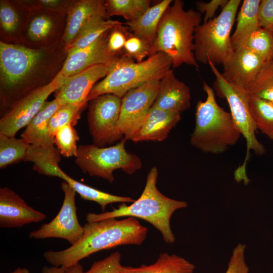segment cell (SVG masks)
<instances>
[{
    "mask_svg": "<svg viewBox=\"0 0 273 273\" xmlns=\"http://www.w3.org/2000/svg\"><path fill=\"white\" fill-rule=\"evenodd\" d=\"M67 54L61 41L46 48L0 42V90L3 114L16 101L53 80Z\"/></svg>",
    "mask_w": 273,
    "mask_h": 273,
    "instance_id": "6da1fadb",
    "label": "cell"
},
{
    "mask_svg": "<svg viewBox=\"0 0 273 273\" xmlns=\"http://www.w3.org/2000/svg\"><path fill=\"white\" fill-rule=\"evenodd\" d=\"M83 228V235L77 243L62 250L45 252V259L53 266L67 268L102 250L121 245H141L148 233L147 228L132 217L87 222Z\"/></svg>",
    "mask_w": 273,
    "mask_h": 273,
    "instance_id": "7a4b0ae2",
    "label": "cell"
},
{
    "mask_svg": "<svg viewBox=\"0 0 273 273\" xmlns=\"http://www.w3.org/2000/svg\"><path fill=\"white\" fill-rule=\"evenodd\" d=\"M158 169L153 167L149 171L144 189L140 197L130 205L123 203L117 208L101 213H88L87 222L107 218L132 217L146 220L161 234L165 242L172 244L175 237L170 227V219L177 210L187 207L188 204L169 198L157 187Z\"/></svg>",
    "mask_w": 273,
    "mask_h": 273,
    "instance_id": "3957f363",
    "label": "cell"
},
{
    "mask_svg": "<svg viewBox=\"0 0 273 273\" xmlns=\"http://www.w3.org/2000/svg\"><path fill=\"white\" fill-rule=\"evenodd\" d=\"M184 6L183 1L174 0L165 11L158 26L152 55L164 53L170 59L173 68L184 64L198 68L194 36L196 27L201 24V14L197 10H185Z\"/></svg>",
    "mask_w": 273,
    "mask_h": 273,
    "instance_id": "277c9868",
    "label": "cell"
},
{
    "mask_svg": "<svg viewBox=\"0 0 273 273\" xmlns=\"http://www.w3.org/2000/svg\"><path fill=\"white\" fill-rule=\"evenodd\" d=\"M203 89L206 98L197 102L190 143L204 153L221 154L235 145L241 134L231 113L217 103L213 89L206 82H203Z\"/></svg>",
    "mask_w": 273,
    "mask_h": 273,
    "instance_id": "5b68a950",
    "label": "cell"
},
{
    "mask_svg": "<svg viewBox=\"0 0 273 273\" xmlns=\"http://www.w3.org/2000/svg\"><path fill=\"white\" fill-rule=\"evenodd\" d=\"M171 67L170 59L162 52L141 62L124 55L109 67L107 75L93 87L87 101L107 94L122 98L133 88L152 80H161Z\"/></svg>",
    "mask_w": 273,
    "mask_h": 273,
    "instance_id": "8992f818",
    "label": "cell"
},
{
    "mask_svg": "<svg viewBox=\"0 0 273 273\" xmlns=\"http://www.w3.org/2000/svg\"><path fill=\"white\" fill-rule=\"evenodd\" d=\"M241 2L229 0L218 16L196 27L194 52L198 63L223 65L232 57L234 50L231 31Z\"/></svg>",
    "mask_w": 273,
    "mask_h": 273,
    "instance_id": "52a82bcc",
    "label": "cell"
},
{
    "mask_svg": "<svg viewBox=\"0 0 273 273\" xmlns=\"http://www.w3.org/2000/svg\"><path fill=\"white\" fill-rule=\"evenodd\" d=\"M208 64L216 77L213 88L218 96L226 100L233 119L246 141L244 161L235 170L234 175L237 181L243 180L247 183L249 179L246 173V165L250 158V152L252 151L257 155H262L265 152L263 145L256 136L257 127L249 108L250 95L247 92L228 82L212 62H209Z\"/></svg>",
    "mask_w": 273,
    "mask_h": 273,
    "instance_id": "ba28073f",
    "label": "cell"
},
{
    "mask_svg": "<svg viewBox=\"0 0 273 273\" xmlns=\"http://www.w3.org/2000/svg\"><path fill=\"white\" fill-rule=\"evenodd\" d=\"M125 141L123 139L116 145L106 148L95 144L79 145L75 162L83 173L113 183L115 170L132 174L142 166L136 155L126 150Z\"/></svg>",
    "mask_w": 273,
    "mask_h": 273,
    "instance_id": "9c48e42d",
    "label": "cell"
},
{
    "mask_svg": "<svg viewBox=\"0 0 273 273\" xmlns=\"http://www.w3.org/2000/svg\"><path fill=\"white\" fill-rule=\"evenodd\" d=\"M160 80H154L128 91L122 98L116 127L118 140H131L141 126L157 97Z\"/></svg>",
    "mask_w": 273,
    "mask_h": 273,
    "instance_id": "30bf717a",
    "label": "cell"
},
{
    "mask_svg": "<svg viewBox=\"0 0 273 273\" xmlns=\"http://www.w3.org/2000/svg\"><path fill=\"white\" fill-rule=\"evenodd\" d=\"M60 71L50 83L34 89L14 103L0 119V134L15 136L38 113L51 94L62 85L65 79Z\"/></svg>",
    "mask_w": 273,
    "mask_h": 273,
    "instance_id": "8fae6325",
    "label": "cell"
},
{
    "mask_svg": "<svg viewBox=\"0 0 273 273\" xmlns=\"http://www.w3.org/2000/svg\"><path fill=\"white\" fill-rule=\"evenodd\" d=\"M122 98L107 94L88 101L87 123L94 144L103 147L118 140L116 127L119 119Z\"/></svg>",
    "mask_w": 273,
    "mask_h": 273,
    "instance_id": "7c38bea8",
    "label": "cell"
},
{
    "mask_svg": "<svg viewBox=\"0 0 273 273\" xmlns=\"http://www.w3.org/2000/svg\"><path fill=\"white\" fill-rule=\"evenodd\" d=\"M61 187L64 196L59 213L50 222L44 223L38 229L31 231L29 237L35 239L60 238L73 245L81 238L84 228L80 224L77 216L76 192L64 180L61 183Z\"/></svg>",
    "mask_w": 273,
    "mask_h": 273,
    "instance_id": "4fadbf2b",
    "label": "cell"
},
{
    "mask_svg": "<svg viewBox=\"0 0 273 273\" xmlns=\"http://www.w3.org/2000/svg\"><path fill=\"white\" fill-rule=\"evenodd\" d=\"M66 14L46 10L36 9L29 12L25 29V39L37 48L54 46L61 41L65 25Z\"/></svg>",
    "mask_w": 273,
    "mask_h": 273,
    "instance_id": "5bb4252c",
    "label": "cell"
},
{
    "mask_svg": "<svg viewBox=\"0 0 273 273\" xmlns=\"http://www.w3.org/2000/svg\"><path fill=\"white\" fill-rule=\"evenodd\" d=\"M266 62L250 50L241 48L234 50L223 65L221 74L229 83L248 93Z\"/></svg>",
    "mask_w": 273,
    "mask_h": 273,
    "instance_id": "9a60e30c",
    "label": "cell"
},
{
    "mask_svg": "<svg viewBox=\"0 0 273 273\" xmlns=\"http://www.w3.org/2000/svg\"><path fill=\"white\" fill-rule=\"evenodd\" d=\"M110 30L88 46L67 55L60 71L62 75L67 78L97 65L110 67L122 57L113 55L108 51L107 43Z\"/></svg>",
    "mask_w": 273,
    "mask_h": 273,
    "instance_id": "2e32d148",
    "label": "cell"
},
{
    "mask_svg": "<svg viewBox=\"0 0 273 273\" xmlns=\"http://www.w3.org/2000/svg\"><path fill=\"white\" fill-rule=\"evenodd\" d=\"M109 67L97 65L67 77L55 92V98L61 104L88 103L87 97L95 84L107 74Z\"/></svg>",
    "mask_w": 273,
    "mask_h": 273,
    "instance_id": "e0dca14e",
    "label": "cell"
},
{
    "mask_svg": "<svg viewBox=\"0 0 273 273\" xmlns=\"http://www.w3.org/2000/svg\"><path fill=\"white\" fill-rule=\"evenodd\" d=\"M46 215L33 209L8 187L0 189V227L14 228L39 222Z\"/></svg>",
    "mask_w": 273,
    "mask_h": 273,
    "instance_id": "ac0fdd59",
    "label": "cell"
},
{
    "mask_svg": "<svg viewBox=\"0 0 273 273\" xmlns=\"http://www.w3.org/2000/svg\"><path fill=\"white\" fill-rule=\"evenodd\" d=\"M191 106L189 87L177 79L170 69L160 80L158 92L153 106L181 113Z\"/></svg>",
    "mask_w": 273,
    "mask_h": 273,
    "instance_id": "d6986e66",
    "label": "cell"
},
{
    "mask_svg": "<svg viewBox=\"0 0 273 273\" xmlns=\"http://www.w3.org/2000/svg\"><path fill=\"white\" fill-rule=\"evenodd\" d=\"M180 119V113L162 110L152 106L131 141L135 143L163 141Z\"/></svg>",
    "mask_w": 273,
    "mask_h": 273,
    "instance_id": "ffe728a7",
    "label": "cell"
},
{
    "mask_svg": "<svg viewBox=\"0 0 273 273\" xmlns=\"http://www.w3.org/2000/svg\"><path fill=\"white\" fill-rule=\"evenodd\" d=\"M105 1H71L67 11L65 30L61 38V42L65 46L66 51L86 22L95 14L106 11Z\"/></svg>",
    "mask_w": 273,
    "mask_h": 273,
    "instance_id": "44dd1931",
    "label": "cell"
},
{
    "mask_svg": "<svg viewBox=\"0 0 273 273\" xmlns=\"http://www.w3.org/2000/svg\"><path fill=\"white\" fill-rule=\"evenodd\" d=\"M62 105L56 99L46 101L41 108L26 126L21 139L31 145L50 146L55 145L54 139L49 130L50 120Z\"/></svg>",
    "mask_w": 273,
    "mask_h": 273,
    "instance_id": "7402d4cb",
    "label": "cell"
},
{
    "mask_svg": "<svg viewBox=\"0 0 273 273\" xmlns=\"http://www.w3.org/2000/svg\"><path fill=\"white\" fill-rule=\"evenodd\" d=\"M172 0H163L151 6L136 19L123 23L134 36L144 39L153 47L160 19ZM153 48V47H152Z\"/></svg>",
    "mask_w": 273,
    "mask_h": 273,
    "instance_id": "603a6c76",
    "label": "cell"
},
{
    "mask_svg": "<svg viewBox=\"0 0 273 273\" xmlns=\"http://www.w3.org/2000/svg\"><path fill=\"white\" fill-rule=\"evenodd\" d=\"M260 0H244L237 18L234 32L231 35L234 50L239 49L253 32L261 28L259 7Z\"/></svg>",
    "mask_w": 273,
    "mask_h": 273,
    "instance_id": "cb8c5ba5",
    "label": "cell"
},
{
    "mask_svg": "<svg viewBox=\"0 0 273 273\" xmlns=\"http://www.w3.org/2000/svg\"><path fill=\"white\" fill-rule=\"evenodd\" d=\"M195 265L176 254H160L156 261L150 265L140 266H122L121 273H195Z\"/></svg>",
    "mask_w": 273,
    "mask_h": 273,
    "instance_id": "d4e9b609",
    "label": "cell"
},
{
    "mask_svg": "<svg viewBox=\"0 0 273 273\" xmlns=\"http://www.w3.org/2000/svg\"><path fill=\"white\" fill-rule=\"evenodd\" d=\"M122 22L110 19L106 11L95 14L84 24L67 51L70 55L96 41L104 33Z\"/></svg>",
    "mask_w": 273,
    "mask_h": 273,
    "instance_id": "484cf974",
    "label": "cell"
},
{
    "mask_svg": "<svg viewBox=\"0 0 273 273\" xmlns=\"http://www.w3.org/2000/svg\"><path fill=\"white\" fill-rule=\"evenodd\" d=\"M61 160V154L55 145H30L23 161L32 162V169L40 174L58 177L61 170L59 166Z\"/></svg>",
    "mask_w": 273,
    "mask_h": 273,
    "instance_id": "4316f807",
    "label": "cell"
},
{
    "mask_svg": "<svg viewBox=\"0 0 273 273\" xmlns=\"http://www.w3.org/2000/svg\"><path fill=\"white\" fill-rule=\"evenodd\" d=\"M13 3L8 1L0 2L1 34L7 40L19 39L20 33L25 30L28 20H24L23 13L27 11L17 2ZM17 39V38H16Z\"/></svg>",
    "mask_w": 273,
    "mask_h": 273,
    "instance_id": "83f0119b",
    "label": "cell"
},
{
    "mask_svg": "<svg viewBox=\"0 0 273 273\" xmlns=\"http://www.w3.org/2000/svg\"><path fill=\"white\" fill-rule=\"evenodd\" d=\"M58 177L67 182L81 198L99 204L103 212L109 204L114 203H132L135 201L130 197L111 194L89 187L74 179L62 170Z\"/></svg>",
    "mask_w": 273,
    "mask_h": 273,
    "instance_id": "f1b7e54d",
    "label": "cell"
},
{
    "mask_svg": "<svg viewBox=\"0 0 273 273\" xmlns=\"http://www.w3.org/2000/svg\"><path fill=\"white\" fill-rule=\"evenodd\" d=\"M249 104L257 129L273 140V102L250 96Z\"/></svg>",
    "mask_w": 273,
    "mask_h": 273,
    "instance_id": "f546056e",
    "label": "cell"
},
{
    "mask_svg": "<svg viewBox=\"0 0 273 273\" xmlns=\"http://www.w3.org/2000/svg\"><path fill=\"white\" fill-rule=\"evenodd\" d=\"M150 0H107L105 1L108 17H123L127 21L134 20L151 7Z\"/></svg>",
    "mask_w": 273,
    "mask_h": 273,
    "instance_id": "4dcf8cb0",
    "label": "cell"
},
{
    "mask_svg": "<svg viewBox=\"0 0 273 273\" xmlns=\"http://www.w3.org/2000/svg\"><path fill=\"white\" fill-rule=\"evenodd\" d=\"M30 145L22 139L0 134V168L23 161Z\"/></svg>",
    "mask_w": 273,
    "mask_h": 273,
    "instance_id": "1f68e13d",
    "label": "cell"
},
{
    "mask_svg": "<svg viewBox=\"0 0 273 273\" xmlns=\"http://www.w3.org/2000/svg\"><path fill=\"white\" fill-rule=\"evenodd\" d=\"M241 48L255 53L266 62H272L273 32L261 27L252 33L239 48Z\"/></svg>",
    "mask_w": 273,
    "mask_h": 273,
    "instance_id": "d6a6232c",
    "label": "cell"
},
{
    "mask_svg": "<svg viewBox=\"0 0 273 273\" xmlns=\"http://www.w3.org/2000/svg\"><path fill=\"white\" fill-rule=\"evenodd\" d=\"M88 103L61 105L50 120L49 130L51 136L54 138L56 131L65 125L71 124L74 126L80 119L81 112Z\"/></svg>",
    "mask_w": 273,
    "mask_h": 273,
    "instance_id": "836d02e7",
    "label": "cell"
},
{
    "mask_svg": "<svg viewBox=\"0 0 273 273\" xmlns=\"http://www.w3.org/2000/svg\"><path fill=\"white\" fill-rule=\"evenodd\" d=\"M121 259L120 253L116 251L103 259L94 262L86 271L79 262L67 267L66 273H121L122 266Z\"/></svg>",
    "mask_w": 273,
    "mask_h": 273,
    "instance_id": "e575fe53",
    "label": "cell"
},
{
    "mask_svg": "<svg viewBox=\"0 0 273 273\" xmlns=\"http://www.w3.org/2000/svg\"><path fill=\"white\" fill-rule=\"evenodd\" d=\"M250 96L273 102V64L266 62L250 88Z\"/></svg>",
    "mask_w": 273,
    "mask_h": 273,
    "instance_id": "d590c367",
    "label": "cell"
},
{
    "mask_svg": "<svg viewBox=\"0 0 273 273\" xmlns=\"http://www.w3.org/2000/svg\"><path fill=\"white\" fill-rule=\"evenodd\" d=\"M54 144L60 154L66 157L77 156V142L79 138L76 129L71 124L65 125L58 129L54 136Z\"/></svg>",
    "mask_w": 273,
    "mask_h": 273,
    "instance_id": "8d00e7d4",
    "label": "cell"
},
{
    "mask_svg": "<svg viewBox=\"0 0 273 273\" xmlns=\"http://www.w3.org/2000/svg\"><path fill=\"white\" fill-rule=\"evenodd\" d=\"M132 35L128 27L122 22L113 27L110 30L107 43L109 53L116 56L124 55L125 42Z\"/></svg>",
    "mask_w": 273,
    "mask_h": 273,
    "instance_id": "74e56055",
    "label": "cell"
},
{
    "mask_svg": "<svg viewBox=\"0 0 273 273\" xmlns=\"http://www.w3.org/2000/svg\"><path fill=\"white\" fill-rule=\"evenodd\" d=\"M152 47L148 41L132 35L125 42L124 54L136 62H141L152 55Z\"/></svg>",
    "mask_w": 273,
    "mask_h": 273,
    "instance_id": "f35d334b",
    "label": "cell"
},
{
    "mask_svg": "<svg viewBox=\"0 0 273 273\" xmlns=\"http://www.w3.org/2000/svg\"><path fill=\"white\" fill-rule=\"evenodd\" d=\"M246 248V245L243 243H239L235 246L225 273H249L245 256Z\"/></svg>",
    "mask_w": 273,
    "mask_h": 273,
    "instance_id": "ab89813d",
    "label": "cell"
},
{
    "mask_svg": "<svg viewBox=\"0 0 273 273\" xmlns=\"http://www.w3.org/2000/svg\"><path fill=\"white\" fill-rule=\"evenodd\" d=\"M229 0H212L209 2L198 1L196 3L197 11L201 14H204L203 22H206L213 18L217 10L223 9Z\"/></svg>",
    "mask_w": 273,
    "mask_h": 273,
    "instance_id": "60d3db41",
    "label": "cell"
},
{
    "mask_svg": "<svg viewBox=\"0 0 273 273\" xmlns=\"http://www.w3.org/2000/svg\"><path fill=\"white\" fill-rule=\"evenodd\" d=\"M259 17L261 27L273 32V0L261 1Z\"/></svg>",
    "mask_w": 273,
    "mask_h": 273,
    "instance_id": "b9f144b4",
    "label": "cell"
},
{
    "mask_svg": "<svg viewBox=\"0 0 273 273\" xmlns=\"http://www.w3.org/2000/svg\"><path fill=\"white\" fill-rule=\"evenodd\" d=\"M66 267L63 266H46L42 268L41 273H66Z\"/></svg>",
    "mask_w": 273,
    "mask_h": 273,
    "instance_id": "7bdbcfd3",
    "label": "cell"
},
{
    "mask_svg": "<svg viewBox=\"0 0 273 273\" xmlns=\"http://www.w3.org/2000/svg\"><path fill=\"white\" fill-rule=\"evenodd\" d=\"M10 273H30V271L26 268L18 267Z\"/></svg>",
    "mask_w": 273,
    "mask_h": 273,
    "instance_id": "ee69618b",
    "label": "cell"
},
{
    "mask_svg": "<svg viewBox=\"0 0 273 273\" xmlns=\"http://www.w3.org/2000/svg\"><path fill=\"white\" fill-rule=\"evenodd\" d=\"M272 62V64H273V61H272V62Z\"/></svg>",
    "mask_w": 273,
    "mask_h": 273,
    "instance_id": "f6af8a7d",
    "label": "cell"
}]
</instances>
